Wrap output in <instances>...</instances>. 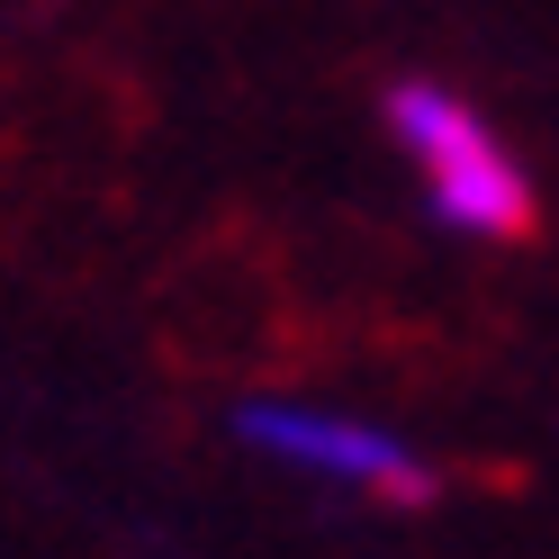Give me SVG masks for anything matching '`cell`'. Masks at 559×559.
<instances>
[{"instance_id":"6da1fadb","label":"cell","mask_w":559,"mask_h":559,"mask_svg":"<svg viewBox=\"0 0 559 559\" xmlns=\"http://www.w3.org/2000/svg\"><path fill=\"white\" fill-rule=\"evenodd\" d=\"M389 135H397V154L415 163L425 207H433L451 235H469V243L533 235V171L487 135V118L469 109L461 91L397 82V91H389Z\"/></svg>"},{"instance_id":"7a4b0ae2","label":"cell","mask_w":559,"mask_h":559,"mask_svg":"<svg viewBox=\"0 0 559 559\" xmlns=\"http://www.w3.org/2000/svg\"><path fill=\"white\" fill-rule=\"evenodd\" d=\"M235 442H243V451H262V461H280V469H307V478L361 487V497H389V506H425V497H433L425 451H415V442H397L389 425L334 415V406L243 397V406H235Z\"/></svg>"}]
</instances>
